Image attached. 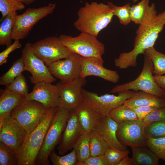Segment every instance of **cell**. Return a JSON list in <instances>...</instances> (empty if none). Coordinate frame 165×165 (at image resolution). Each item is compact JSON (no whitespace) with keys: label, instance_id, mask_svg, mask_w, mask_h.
Returning <instances> with one entry per match:
<instances>
[{"label":"cell","instance_id":"cell-46","mask_svg":"<svg viewBox=\"0 0 165 165\" xmlns=\"http://www.w3.org/2000/svg\"><path fill=\"white\" fill-rule=\"evenodd\" d=\"M132 0L134 2H135L137 1H138V0Z\"/></svg>","mask_w":165,"mask_h":165},{"label":"cell","instance_id":"cell-26","mask_svg":"<svg viewBox=\"0 0 165 165\" xmlns=\"http://www.w3.org/2000/svg\"><path fill=\"white\" fill-rule=\"evenodd\" d=\"M109 115L118 124L138 119L135 112L130 107L123 104L113 110Z\"/></svg>","mask_w":165,"mask_h":165},{"label":"cell","instance_id":"cell-33","mask_svg":"<svg viewBox=\"0 0 165 165\" xmlns=\"http://www.w3.org/2000/svg\"><path fill=\"white\" fill-rule=\"evenodd\" d=\"M17 153L4 144L0 142V165H17Z\"/></svg>","mask_w":165,"mask_h":165},{"label":"cell","instance_id":"cell-1","mask_svg":"<svg viewBox=\"0 0 165 165\" xmlns=\"http://www.w3.org/2000/svg\"><path fill=\"white\" fill-rule=\"evenodd\" d=\"M136 32L132 50L120 54L114 61L115 66L125 69L137 65V59L140 54H144L146 50L154 46L159 34L165 25V10L157 14L155 4L148 7L142 22Z\"/></svg>","mask_w":165,"mask_h":165},{"label":"cell","instance_id":"cell-47","mask_svg":"<svg viewBox=\"0 0 165 165\" xmlns=\"http://www.w3.org/2000/svg\"><path fill=\"white\" fill-rule=\"evenodd\" d=\"M19 0V1H20L21 2H24V0Z\"/></svg>","mask_w":165,"mask_h":165},{"label":"cell","instance_id":"cell-4","mask_svg":"<svg viewBox=\"0 0 165 165\" xmlns=\"http://www.w3.org/2000/svg\"><path fill=\"white\" fill-rule=\"evenodd\" d=\"M144 55L143 68L138 76L133 81L115 86L111 90V93L119 94L133 90L135 91H141L159 97L165 98V90L158 85L154 79L152 61L147 54L145 53Z\"/></svg>","mask_w":165,"mask_h":165},{"label":"cell","instance_id":"cell-25","mask_svg":"<svg viewBox=\"0 0 165 165\" xmlns=\"http://www.w3.org/2000/svg\"><path fill=\"white\" fill-rule=\"evenodd\" d=\"M90 132H83L73 146V148L76 152L79 162H83L91 156L90 145Z\"/></svg>","mask_w":165,"mask_h":165},{"label":"cell","instance_id":"cell-45","mask_svg":"<svg viewBox=\"0 0 165 165\" xmlns=\"http://www.w3.org/2000/svg\"><path fill=\"white\" fill-rule=\"evenodd\" d=\"M24 4H26L27 5H29L32 3L35 0H24Z\"/></svg>","mask_w":165,"mask_h":165},{"label":"cell","instance_id":"cell-31","mask_svg":"<svg viewBox=\"0 0 165 165\" xmlns=\"http://www.w3.org/2000/svg\"><path fill=\"white\" fill-rule=\"evenodd\" d=\"M150 0H142L137 4L130 6V13L131 21L140 24L142 22L149 6Z\"/></svg>","mask_w":165,"mask_h":165},{"label":"cell","instance_id":"cell-38","mask_svg":"<svg viewBox=\"0 0 165 165\" xmlns=\"http://www.w3.org/2000/svg\"><path fill=\"white\" fill-rule=\"evenodd\" d=\"M130 152L128 150L122 151L116 148L110 147L107 149L104 155L108 165H118L119 163Z\"/></svg>","mask_w":165,"mask_h":165},{"label":"cell","instance_id":"cell-24","mask_svg":"<svg viewBox=\"0 0 165 165\" xmlns=\"http://www.w3.org/2000/svg\"><path fill=\"white\" fill-rule=\"evenodd\" d=\"M17 15L16 12L7 15L0 25V45L8 46L12 44L11 35Z\"/></svg>","mask_w":165,"mask_h":165},{"label":"cell","instance_id":"cell-12","mask_svg":"<svg viewBox=\"0 0 165 165\" xmlns=\"http://www.w3.org/2000/svg\"><path fill=\"white\" fill-rule=\"evenodd\" d=\"M86 82L85 78L79 77L70 82L57 83L58 107L71 110L81 104L83 102L82 90Z\"/></svg>","mask_w":165,"mask_h":165},{"label":"cell","instance_id":"cell-11","mask_svg":"<svg viewBox=\"0 0 165 165\" xmlns=\"http://www.w3.org/2000/svg\"><path fill=\"white\" fill-rule=\"evenodd\" d=\"M24 64L25 71L29 72L31 82L35 84L41 81L52 83L56 78L50 73L48 67L35 54L32 44H26L22 51L21 56Z\"/></svg>","mask_w":165,"mask_h":165},{"label":"cell","instance_id":"cell-43","mask_svg":"<svg viewBox=\"0 0 165 165\" xmlns=\"http://www.w3.org/2000/svg\"><path fill=\"white\" fill-rule=\"evenodd\" d=\"M156 83L162 88L165 90V75H154Z\"/></svg>","mask_w":165,"mask_h":165},{"label":"cell","instance_id":"cell-7","mask_svg":"<svg viewBox=\"0 0 165 165\" xmlns=\"http://www.w3.org/2000/svg\"><path fill=\"white\" fill-rule=\"evenodd\" d=\"M135 92L129 90L119 93L117 96L108 94L99 96L82 88V97L83 102L101 117L108 115L111 111L123 104Z\"/></svg>","mask_w":165,"mask_h":165},{"label":"cell","instance_id":"cell-22","mask_svg":"<svg viewBox=\"0 0 165 165\" xmlns=\"http://www.w3.org/2000/svg\"><path fill=\"white\" fill-rule=\"evenodd\" d=\"M74 109L84 132L94 130L101 116L83 102Z\"/></svg>","mask_w":165,"mask_h":165},{"label":"cell","instance_id":"cell-15","mask_svg":"<svg viewBox=\"0 0 165 165\" xmlns=\"http://www.w3.org/2000/svg\"><path fill=\"white\" fill-rule=\"evenodd\" d=\"M4 119L0 128V141L17 153L23 146L28 134L10 116Z\"/></svg>","mask_w":165,"mask_h":165},{"label":"cell","instance_id":"cell-28","mask_svg":"<svg viewBox=\"0 0 165 165\" xmlns=\"http://www.w3.org/2000/svg\"><path fill=\"white\" fill-rule=\"evenodd\" d=\"M90 156L104 155L110 146L95 130L90 132Z\"/></svg>","mask_w":165,"mask_h":165},{"label":"cell","instance_id":"cell-35","mask_svg":"<svg viewBox=\"0 0 165 165\" xmlns=\"http://www.w3.org/2000/svg\"><path fill=\"white\" fill-rule=\"evenodd\" d=\"M49 158L53 165H76L78 162L74 149L70 153L62 156L57 155L53 150L50 153Z\"/></svg>","mask_w":165,"mask_h":165},{"label":"cell","instance_id":"cell-41","mask_svg":"<svg viewBox=\"0 0 165 165\" xmlns=\"http://www.w3.org/2000/svg\"><path fill=\"white\" fill-rule=\"evenodd\" d=\"M76 165H108L105 155L90 156L82 162L77 163Z\"/></svg>","mask_w":165,"mask_h":165},{"label":"cell","instance_id":"cell-18","mask_svg":"<svg viewBox=\"0 0 165 165\" xmlns=\"http://www.w3.org/2000/svg\"><path fill=\"white\" fill-rule=\"evenodd\" d=\"M32 91L26 96L25 100H34L42 104L47 108L58 107L59 92L56 85L45 81L35 84Z\"/></svg>","mask_w":165,"mask_h":165},{"label":"cell","instance_id":"cell-29","mask_svg":"<svg viewBox=\"0 0 165 165\" xmlns=\"http://www.w3.org/2000/svg\"><path fill=\"white\" fill-rule=\"evenodd\" d=\"M24 64L21 57L14 61L9 69L0 78V84L6 86L24 71Z\"/></svg>","mask_w":165,"mask_h":165},{"label":"cell","instance_id":"cell-19","mask_svg":"<svg viewBox=\"0 0 165 165\" xmlns=\"http://www.w3.org/2000/svg\"><path fill=\"white\" fill-rule=\"evenodd\" d=\"M118 124L109 115L101 117L95 130L107 143L110 147L122 151L127 150L118 139L116 133Z\"/></svg>","mask_w":165,"mask_h":165},{"label":"cell","instance_id":"cell-17","mask_svg":"<svg viewBox=\"0 0 165 165\" xmlns=\"http://www.w3.org/2000/svg\"><path fill=\"white\" fill-rule=\"evenodd\" d=\"M83 132L75 110L74 109L70 110L69 118L57 148L58 154L64 155L73 148L76 141Z\"/></svg>","mask_w":165,"mask_h":165},{"label":"cell","instance_id":"cell-13","mask_svg":"<svg viewBox=\"0 0 165 165\" xmlns=\"http://www.w3.org/2000/svg\"><path fill=\"white\" fill-rule=\"evenodd\" d=\"M146 124L143 120L138 119L118 124L116 133L118 139L126 146L146 145L145 128Z\"/></svg>","mask_w":165,"mask_h":165},{"label":"cell","instance_id":"cell-9","mask_svg":"<svg viewBox=\"0 0 165 165\" xmlns=\"http://www.w3.org/2000/svg\"><path fill=\"white\" fill-rule=\"evenodd\" d=\"M46 109L38 101L25 100L14 108L10 116L24 128L28 134L38 124Z\"/></svg>","mask_w":165,"mask_h":165},{"label":"cell","instance_id":"cell-10","mask_svg":"<svg viewBox=\"0 0 165 165\" xmlns=\"http://www.w3.org/2000/svg\"><path fill=\"white\" fill-rule=\"evenodd\" d=\"M35 55L48 66L69 57L72 53L63 44L59 37H50L32 44Z\"/></svg>","mask_w":165,"mask_h":165},{"label":"cell","instance_id":"cell-32","mask_svg":"<svg viewBox=\"0 0 165 165\" xmlns=\"http://www.w3.org/2000/svg\"><path fill=\"white\" fill-rule=\"evenodd\" d=\"M107 3L112 9L114 16L118 17L121 24L126 26L130 22L131 6L130 3L121 6H117L110 2H107Z\"/></svg>","mask_w":165,"mask_h":165},{"label":"cell","instance_id":"cell-5","mask_svg":"<svg viewBox=\"0 0 165 165\" xmlns=\"http://www.w3.org/2000/svg\"><path fill=\"white\" fill-rule=\"evenodd\" d=\"M70 110L58 107L46 135L35 165H49V155L59 142L69 118Z\"/></svg>","mask_w":165,"mask_h":165},{"label":"cell","instance_id":"cell-44","mask_svg":"<svg viewBox=\"0 0 165 165\" xmlns=\"http://www.w3.org/2000/svg\"><path fill=\"white\" fill-rule=\"evenodd\" d=\"M118 165H132L131 158L129 157L128 154L127 155L122 159Z\"/></svg>","mask_w":165,"mask_h":165},{"label":"cell","instance_id":"cell-21","mask_svg":"<svg viewBox=\"0 0 165 165\" xmlns=\"http://www.w3.org/2000/svg\"><path fill=\"white\" fill-rule=\"evenodd\" d=\"M123 104L130 107L151 106L157 108L165 107V98L159 97L154 95L141 91H135Z\"/></svg>","mask_w":165,"mask_h":165},{"label":"cell","instance_id":"cell-8","mask_svg":"<svg viewBox=\"0 0 165 165\" xmlns=\"http://www.w3.org/2000/svg\"><path fill=\"white\" fill-rule=\"evenodd\" d=\"M56 6L55 3H50L38 8H29L21 14L17 15L12 30V39L25 38L40 20L53 13Z\"/></svg>","mask_w":165,"mask_h":165},{"label":"cell","instance_id":"cell-30","mask_svg":"<svg viewBox=\"0 0 165 165\" xmlns=\"http://www.w3.org/2000/svg\"><path fill=\"white\" fill-rule=\"evenodd\" d=\"M145 133L146 138L165 137V121H154L146 124Z\"/></svg>","mask_w":165,"mask_h":165},{"label":"cell","instance_id":"cell-3","mask_svg":"<svg viewBox=\"0 0 165 165\" xmlns=\"http://www.w3.org/2000/svg\"><path fill=\"white\" fill-rule=\"evenodd\" d=\"M58 108H47L38 124L27 135L23 146L17 152V165H35L47 132Z\"/></svg>","mask_w":165,"mask_h":165},{"label":"cell","instance_id":"cell-14","mask_svg":"<svg viewBox=\"0 0 165 165\" xmlns=\"http://www.w3.org/2000/svg\"><path fill=\"white\" fill-rule=\"evenodd\" d=\"M81 56L72 53L64 60L57 61L48 66L50 74L61 81L68 82L80 77Z\"/></svg>","mask_w":165,"mask_h":165},{"label":"cell","instance_id":"cell-40","mask_svg":"<svg viewBox=\"0 0 165 165\" xmlns=\"http://www.w3.org/2000/svg\"><path fill=\"white\" fill-rule=\"evenodd\" d=\"M21 45L19 40H15L13 43L0 53V65L6 63L9 54L16 50L20 48Z\"/></svg>","mask_w":165,"mask_h":165},{"label":"cell","instance_id":"cell-6","mask_svg":"<svg viewBox=\"0 0 165 165\" xmlns=\"http://www.w3.org/2000/svg\"><path fill=\"white\" fill-rule=\"evenodd\" d=\"M59 37L64 45L71 52L81 57H102L105 53L104 44L97 37L89 34L81 32L75 37L62 34Z\"/></svg>","mask_w":165,"mask_h":165},{"label":"cell","instance_id":"cell-20","mask_svg":"<svg viewBox=\"0 0 165 165\" xmlns=\"http://www.w3.org/2000/svg\"><path fill=\"white\" fill-rule=\"evenodd\" d=\"M26 96L10 91L1 90L0 118L5 119L10 116L11 111L25 100Z\"/></svg>","mask_w":165,"mask_h":165},{"label":"cell","instance_id":"cell-23","mask_svg":"<svg viewBox=\"0 0 165 165\" xmlns=\"http://www.w3.org/2000/svg\"><path fill=\"white\" fill-rule=\"evenodd\" d=\"M132 165H158L159 159L146 145L132 147Z\"/></svg>","mask_w":165,"mask_h":165},{"label":"cell","instance_id":"cell-27","mask_svg":"<svg viewBox=\"0 0 165 165\" xmlns=\"http://www.w3.org/2000/svg\"><path fill=\"white\" fill-rule=\"evenodd\" d=\"M145 53L152 61L153 74L156 75L165 74V54L157 51L154 46L147 49Z\"/></svg>","mask_w":165,"mask_h":165},{"label":"cell","instance_id":"cell-34","mask_svg":"<svg viewBox=\"0 0 165 165\" xmlns=\"http://www.w3.org/2000/svg\"><path fill=\"white\" fill-rule=\"evenodd\" d=\"M145 145L159 159L165 161V137L146 138Z\"/></svg>","mask_w":165,"mask_h":165},{"label":"cell","instance_id":"cell-2","mask_svg":"<svg viewBox=\"0 0 165 165\" xmlns=\"http://www.w3.org/2000/svg\"><path fill=\"white\" fill-rule=\"evenodd\" d=\"M75 28L80 32L97 37L99 32L112 21L114 16L108 5L102 2H86L78 10Z\"/></svg>","mask_w":165,"mask_h":165},{"label":"cell","instance_id":"cell-37","mask_svg":"<svg viewBox=\"0 0 165 165\" xmlns=\"http://www.w3.org/2000/svg\"><path fill=\"white\" fill-rule=\"evenodd\" d=\"M6 88L12 92L25 96L28 94V87L26 79L22 73L6 86Z\"/></svg>","mask_w":165,"mask_h":165},{"label":"cell","instance_id":"cell-36","mask_svg":"<svg viewBox=\"0 0 165 165\" xmlns=\"http://www.w3.org/2000/svg\"><path fill=\"white\" fill-rule=\"evenodd\" d=\"M24 4L18 0H0V11L2 13V21L8 14L25 8Z\"/></svg>","mask_w":165,"mask_h":165},{"label":"cell","instance_id":"cell-16","mask_svg":"<svg viewBox=\"0 0 165 165\" xmlns=\"http://www.w3.org/2000/svg\"><path fill=\"white\" fill-rule=\"evenodd\" d=\"M80 61L81 77L85 78L88 76H94L114 83H116L119 80V75L116 71L104 67V62L102 57H81Z\"/></svg>","mask_w":165,"mask_h":165},{"label":"cell","instance_id":"cell-42","mask_svg":"<svg viewBox=\"0 0 165 165\" xmlns=\"http://www.w3.org/2000/svg\"><path fill=\"white\" fill-rule=\"evenodd\" d=\"M130 107L136 113L138 119L141 120H143L150 113L159 108L151 106H137Z\"/></svg>","mask_w":165,"mask_h":165},{"label":"cell","instance_id":"cell-39","mask_svg":"<svg viewBox=\"0 0 165 165\" xmlns=\"http://www.w3.org/2000/svg\"><path fill=\"white\" fill-rule=\"evenodd\" d=\"M143 121L146 124L158 121H165V107L160 108L148 114Z\"/></svg>","mask_w":165,"mask_h":165}]
</instances>
